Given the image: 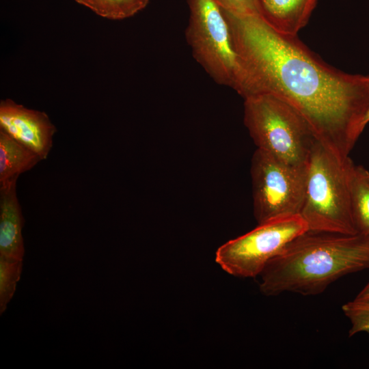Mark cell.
<instances>
[{
    "instance_id": "e0dca14e",
    "label": "cell",
    "mask_w": 369,
    "mask_h": 369,
    "mask_svg": "<svg viewBox=\"0 0 369 369\" xmlns=\"http://www.w3.org/2000/svg\"><path fill=\"white\" fill-rule=\"evenodd\" d=\"M357 299L369 298V282L362 288V290L356 296Z\"/></svg>"
},
{
    "instance_id": "8fae6325",
    "label": "cell",
    "mask_w": 369,
    "mask_h": 369,
    "mask_svg": "<svg viewBox=\"0 0 369 369\" xmlns=\"http://www.w3.org/2000/svg\"><path fill=\"white\" fill-rule=\"evenodd\" d=\"M42 159L0 130V184L32 169Z\"/></svg>"
},
{
    "instance_id": "ffe728a7",
    "label": "cell",
    "mask_w": 369,
    "mask_h": 369,
    "mask_svg": "<svg viewBox=\"0 0 369 369\" xmlns=\"http://www.w3.org/2000/svg\"><path fill=\"white\" fill-rule=\"evenodd\" d=\"M75 1V0H74Z\"/></svg>"
},
{
    "instance_id": "2e32d148",
    "label": "cell",
    "mask_w": 369,
    "mask_h": 369,
    "mask_svg": "<svg viewBox=\"0 0 369 369\" xmlns=\"http://www.w3.org/2000/svg\"><path fill=\"white\" fill-rule=\"evenodd\" d=\"M220 8L235 14H258L256 0H215Z\"/></svg>"
},
{
    "instance_id": "5b68a950",
    "label": "cell",
    "mask_w": 369,
    "mask_h": 369,
    "mask_svg": "<svg viewBox=\"0 0 369 369\" xmlns=\"http://www.w3.org/2000/svg\"><path fill=\"white\" fill-rule=\"evenodd\" d=\"M185 31L194 59L217 83L242 96L245 73L229 23L215 0H188Z\"/></svg>"
},
{
    "instance_id": "9a60e30c",
    "label": "cell",
    "mask_w": 369,
    "mask_h": 369,
    "mask_svg": "<svg viewBox=\"0 0 369 369\" xmlns=\"http://www.w3.org/2000/svg\"><path fill=\"white\" fill-rule=\"evenodd\" d=\"M342 309L351 324L349 337L359 332H366L369 335V298H355L344 303Z\"/></svg>"
},
{
    "instance_id": "ac0fdd59",
    "label": "cell",
    "mask_w": 369,
    "mask_h": 369,
    "mask_svg": "<svg viewBox=\"0 0 369 369\" xmlns=\"http://www.w3.org/2000/svg\"><path fill=\"white\" fill-rule=\"evenodd\" d=\"M368 122H369V106H368V110L366 111V115L363 121V126L364 128Z\"/></svg>"
},
{
    "instance_id": "5bb4252c",
    "label": "cell",
    "mask_w": 369,
    "mask_h": 369,
    "mask_svg": "<svg viewBox=\"0 0 369 369\" xmlns=\"http://www.w3.org/2000/svg\"><path fill=\"white\" fill-rule=\"evenodd\" d=\"M23 260L0 256V314H2L12 298L20 279Z\"/></svg>"
},
{
    "instance_id": "7c38bea8",
    "label": "cell",
    "mask_w": 369,
    "mask_h": 369,
    "mask_svg": "<svg viewBox=\"0 0 369 369\" xmlns=\"http://www.w3.org/2000/svg\"><path fill=\"white\" fill-rule=\"evenodd\" d=\"M369 172L353 163L350 174L352 213L358 233L369 238Z\"/></svg>"
},
{
    "instance_id": "6da1fadb",
    "label": "cell",
    "mask_w": 369,
    "mask_h": 369,
    "mask_svg": "<svg viewBox=\"0 0 369 369\" xmlns=\"http://www.w3.org/2000/svg\"><path fill=\"white\" fill-rule=\"evenodd\" d=\"M245 73L242 96H276L305 119L317 141L342 161L364 129L369 76L329 66L297 36L279 33L258 14L222 10Z\"/></svg>"
},
{
    "instance_id": "ba28073f",
    "label": "cell",
    "mask_w": 369,
    "mask_h": 369,
    "mask_svg": "<svg viewBox=\"0 0 369 369\" xmlns=\"http://www.w3.org/2000/svg\"><path fill=\"white\" fill-rule=\"evenodd\" d=\"M0 130L17 142L46 159L57 128L48 115L7 98L0 102Z\"/></svg>"
},
{
    "instance_id": "3957f363",
    "label": "cell",
    "mask_w": 369,
    "mask_h": 369,
    "mask_svg": "<svg viewBox=\"0 0 369 369\" xmlns=\"http://www.w3.org/2000/svg\"><path fill=\"white\" fill-rule=\"evenodd\" d=\"M353 162L337 159L316 141L307 163L301 216L308 230L357 234L351 207L350 174Z\"/></svg>"
},
{
    "instance_id": "8992f818",
    "label": "cell",
    "mask_w": 369,
    "mask_h": 369,
    "mask_svg": "<svg viewBox=\"0 0 369 369\" xmlns=\"http://www.w3.org/2000/svg\"><path fill=\"white\" fill-rule=\"evenodd\" d=\"M254 215L258 224L300 215L306 187L307 166L288 164L257 148L250 169Z\"/></svg>"
},
{
    "instance_id": "9c48e42d",
    "label": "cell",
    "mask_w": 369,
    "mask_h": 369,
    "mask_svg": "<svg viewBox=\"0 0 369 369\" xmlns=\"http://www.w3.org/2000/svg\"><path fill=\"white\" fill-rule=\"evenodd\" d=\"M17 180L0 184V256L23 260L25 219L16 194Z\"/></svg>"
},
{
    "instance_id": "d6986e66",
    "label": "cell",
    "mask_w": 369,
    "mask_h": 369,
    "mask_svg": "<svg viewBox=\"0 0 369 369\" xmlns=\"http://www.w3.org/2000/svg\"><path fill=\"white\" fill-rule=\"evenodd\" d=\"M368 180H369V174H368Z\"/></svg>"
},
{
    "instance_id": "7a4b0ae2",
    "label": "cell",
    "mask_w": 369,
    "mask_h": 369,
    "mask_svg": "<svg viewBox=\"0 0 369 369\" xmlns=\"http://www.w3.org/2000/svg\"><path fill=\"white\" fill-rule=\"evenodd\" d=\"M368 268V238L308 230L267 262L260 290L266 296L316 295L340 277Z\"/></svg>"
},
{
    "instance_id": "30bf717a",
    "label": "cell",
    "mask_w": 369,
    "mask_h": 369,
    "mask_svg": "<svg viewBox=\"0 0 369 369\" xmlns=\"http://www.w3.org/2000/svg\"><path fill=\"white\" fill-rule=\"evenodd\" d=\"M318 0H256L258 14L275 31L297 36L306 25Z\"/></svg>"
},
{
    "instance_id": "52a82bcc",
    "label": "cell",
    "mask_w": 369,
    "mask_h": 369,
    "mask_svg": "<svg viewBox=\"0 0 369 369\" xmlns=\"http://www.w3.org/2000/svg\"><path fill=\"white\" fill-rule=\"evenodd\" d=\"M307 230L308 224L301 215L284 216L258 224L250 232L219 247L215 261L232 275L255 277L288 243Z\"/></svg>"
},
{
    "instance_id": "277c9868",
    "label": "cell",
    "mask_w": 369,
    "mask_h": 369,
    "mask_svg": "<svg viewBox=\"0 0 369 369\" xmlns=\"http://www.w3.org/2000/svg\"><path fill=\"white\" fill-rule=\"evenodd\" d=\"M244 99V124L257 148L288 164L306 167L316 139L303 115L271 94H253Z\"/></svg>"
},
{
    "instance_id": "4fadbf2b",
    "label": "cell",
    "mask_w": 369,
    "mask_h": 369,
    "mask_svg": "<svg viewBox=\"0 0 369 369\" xmlns=\"http://www.w3.org/2000/svg\"><path fill=\"white\" fill-rule=\"evenodd\" d=\"M96 14L112 20L131 17L143 10L149 0H75Z\"/></svg>"
}]
</instances>
